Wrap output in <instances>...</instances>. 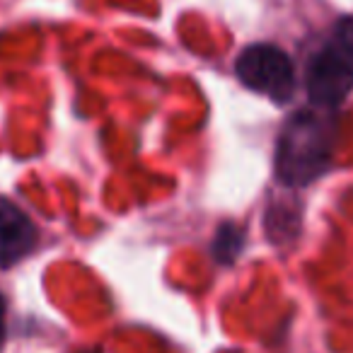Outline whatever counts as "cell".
<instances>
[{
	"label": "cell",
	"mask_w": 353,
	"mask_h": 353,
	"mask_svg": "<svg viewBox=\"0 0 353 353\" xmlns=\"http://www.w3.org/2000/svg\"><path fill=\"white\" fill-rule=\"evenodd\" d=\"M336 148V121L329 109H298L276 143V176L288 187H307L327 174Z\"/></svg>",
	"instance_id": "cell-1"
},
{
	"label": "cell",
	"mask_w": 353,
	"mask_h": 353,
	"mask_svg": "<svg viewBox=\"0 0 353 353\" xmlns=\"http://www.w3.org/2000/svg\"><path fill=\"white\" fill-rule=\"evenodd\" d=\"M305 85L314 107L322 109H336L353 92V17L339 22L310 59Z\"/></svg>",
	"instance_id": "cell-2"
},
{
	"label": "cell",
	"mask_w": 353,
	"mask_h": 353,
	"mask_svg": "<svg viewBox=\"0 0 353 353\" xmlns=\"http://www.w3.org/2000/svg\"><path fill=\"white\" fill-rule=\"evenodd\" d=\"M235 73L254 92L285 104L295 94V68L290 56L274 44H252L237 56Z\"/></svg>",
	"instance_id": "cell-3"
},
{
	"label": "cell",
	"mask_w": 353,
	"mask_h": 353,
	"mask_svg": "<svg viewBox=\"0 0 353 353\" xmlns=\"http://www.w3.org/2000/svg\"><path fill=\"white\" fill-rule=\"evenodd\" d=\"M37 247V228L12 201L0 196V269H10Z\"/></svg>",
	"instance_id": "cell-4"
},
{
	"label": "cell",
	"mask_w": 353,
	"mask_h": 353,
	"mask_svg": "<svg viewBox=\"0 0 353 353\" xmlns=\"http://www.w3.org/2000/svg\"><path fill=\"white\" fill-rule=\"evenodd\" d=\"M300 221H303V211H300V203L295 199L271 201L264 216L266 237L276 245L290 242L300 232Z\"/></svg>",
	"instance_id": "cell-5"
},
{
	"label": "cell",
	"mask_w": 353,
	"mask_h": 353,
	"mask_svg": "<svg viewBox=\"0 0 353 353\" xmlns=\"http://www.w3.org/2000/svg\"><path fill=\"white\" fill-rule=\"evenodd\" d=\"M245 247V230L235 223H223L213 237V254L221 264H232Z\"/></svg>",
	"instance_id": "cell-6"
},
{
	"label": "cell",
	"mask_w": 353,
	"mask_h": 353,
	"mask_svg": "<svg viewBox=\"0 0 353 353\" xmlns=\"http://www.w3.org/2000/svg\"><path fill=\"white\" fill-rule=\"evenodd\" d=\"M6 312H8L6 295L0 293V346H3V341H6Z\"/></svg>",
	"instance_id": "cell-7"
}]
</instances>
